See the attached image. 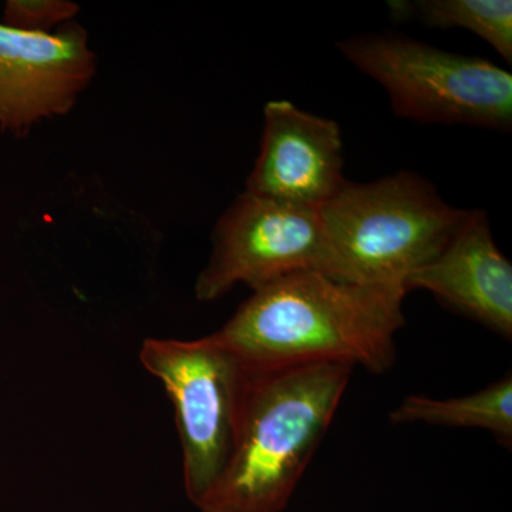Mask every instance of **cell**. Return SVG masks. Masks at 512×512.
<instances>
[{
    "label": "cell",
    "mask_w": 512,
    "mask_h": 512,
    "mask_svg": "<svg viewBox=\"0 0 512 512\" xmlns=\"http://www.w3.org/2000/svg\"><path fill=\"white\" fill-rule=\"evenodd\" d=\"M406 295L325 272H293L255 289L215 335L258 372L335 362L383 375L396 362Z\"/></svg>",
    "instance_id": "cell-1"
},
{
    "label": "cell",
    "mask_w": 512,
    "mask_h": 512,
    "mask_svg": "<svg viewBox=\"0 0 512 512\" xmlns=\"http://www.w3.org/2000/svg\"><path fill=\"white\" fill-rule=\"evenodd\" d=\"M355 367L254 370L237 444L200 512H281L335 419Z\"/></svg>",
    "instance_id": "cell-2"
},
{
    "label": "cell",
    "mask_w": 512,
    "mask_h": 512,
    "mask_svg": "<svg viewBox=\"0 0 512 512\" xmlns=\"http://www.w3.org/2000/svg\"><path fill=\"white\" fill-rule=\"evenodd\" d=\"M467 212L409 171L369 184L346 181L319 210L329 275L406 291L407 278L439 254Z\"/></svg>",
    "instance_id": "cell-3"
},
{
    "label": "cell",
    "mask_w": 512,
    "mask_h": 512,
    "mask_svg": "<svg viewBox=\"0 0 512 512\" xmlns=\"http://www.w3.org/2000/svg\"><path fill=\"white\" fill-rule=\"evenodd\" d=\"M336 46L384 87L397 116L511 130L512 74L490 60L396 35H359Z\"/></svg>",
    "instance_id": "cell-4"
},
{
    "label": "cell",
    "mask_w": 512,
    "mask_h": 512,
    "mask_svg": "<svg viewBox=\"0 0 512 512\" xmlns=\"http://www.w3.org/2000/svg\"><path fill=\"white\" fill-rule=\"evenodd\" d=\"M140 360L173 402L185 493L198 507L237 444L254 370L215 333L195 340H144Z\"/></svg>",
    "instance_id": "cell-5"
},
{
    "label": "cell",
    "mask_w": 512,
    "mask_h": 512,
    "mask_svg": "<svg viewBox=\"0 0 512 512\" xmlns=\"http://www.w3.org/2000/svg\"><path fill=\"white\" fill-rule=\"evenodd\" d=\"M329 248L319 210L244 191L215 227L212 252L195 282L198 301L212 302L237 285L261 286L299 271L329 275Z\"/></svg>",
    "instance_id": "cell-6"
},
{
    "label": "cell",
    "mask_w": 512,
    "mask_h": 512,
    "mask_svg": "<svg viewBox=\"0 0 512 512\" xmlns=\"http://www.w3.org/2000/svg\"><path fill=\"white\" fill-rule=\"evenodd\" d=\"M89 33L70 22L53 33H30L0 23V131L29 134L64 116L96 76Z\"/></svg>",
    "instance_id": "cell-7"
},
{
    "label": "cell",
    "mask_w": 512,
    "mask_h": 512,
    "mask_svg": "<svg viewBox=\"0 0 512 512\" xmlns=\"http://www.w3.org/2000/svg\"><path fill=\"white\" fill-rule=\"evenodd\" d=\"M264 116L259 156L245 191L320 210L348 181L339 124L288 100L269 101Z\"/></svg>",
    "instance_id": "cell-8"
},
{
    "label": "cell",
    "mask_w": 512,
    "mask_h": 512,
    "mask_svg": "<svg viewBox=\"0 0 512 512\" xmlns=\"http://www.w3.org/2000/svg\"><path fill=\"white\" fill-rule=\"evenodd\" d=\"M414 289L511 340L512 265L495 244L484 211H468L439 254L407 278L406 291Z\"/></svg>",
    "instance_id": "cell-9"
},
{
    "label": "cell",
    "mask_w": 512,
    "mask_h": 512,
    "mask_svg": "<svg viewBox=\"0 0 512 512\" xmlns=\"http://www.w3.org/2000/svg\"><path fill=\"white\" fill-rule=\"evenodd\" d=\"M393 424L424 423L454 429L490 431L498 443L512 444V376L507 373L467 396L433 399L407 396L390 414Z\"/></svg>",
    "instance_id": "cell-10"
},
{
    "label": "cell",
    "mask_w": 512,
    "mask_h": 512,
    "mask_svg": "<svg viewBox=\"0 0 512 512\" xmlns=\"http://www.w3.org/2000/svg\"><path fill=\"white\" fill-rule=\"evenodd\" d=\"M390 9L393 18H414L430 28L470 30L512 62L511 0H416L392 2Z\"/></svg>",
    "instance_id": "cell-11"
},
{
    "label": "cell",
    "mask_w": 512,
    "mask_h": 512,
    "mask_svg": "<svg viewBox=\"0 0 512 512\" xmlns=\"http://www.w3.org/2000/svg\"><path fill=\"white\" fill-rule=\"evenodd\" d=\"M80 6L69 0H9L3 8L2 25L30 33H53L74 22Z\"/></svg>",
    "instance_id": "cell-12"
}]
</instances>
